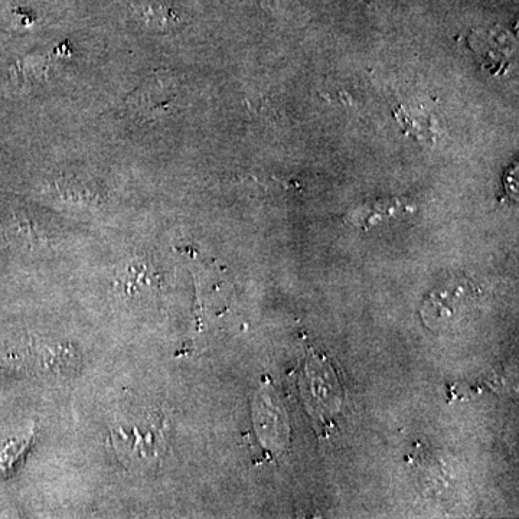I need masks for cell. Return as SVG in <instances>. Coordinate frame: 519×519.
Here are the masks:
<instances>
[{"label":"cell","instance_id":"cell-2","mask_svg":"<svg viewBox=\"0 0 519 519\" xmlns=\"http://www.w3.org/2000/svg\"><path fill=\"white\" fill-rule=\"evenodd\" d=\"M396 117L408 135L416 137L420 142L432 143V126L426 116L407 110L406 107H398Z\"/></svg>","mask_w":519,"mask_h":519},{"label":"cell","instance_id":"cell-1","mask_svg":"<svg viewBox=\"0 0 519 519\" xmlns=\"http://www.w3.org/2000/svg\"><path fill=\"white\" fill-rule=\"evenodd\" d=\"M401 210V202L398 199H378V201L371 202V204L362 205L361 208L351 212L348 220L351 223L367 227L372 224V221L381 220L384 217L397 214Z\"/></svg>","mask_w":519,"mask_h":519}]
</instances>
